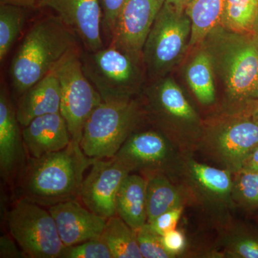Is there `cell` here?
<instances>
[{
  "label": "cell",
  "mask_w": 258,
  "mask_h": 258,
  "mask_svg": "<svg viewBox=\"0 0 258 258\" xmlns=\"http://www.w3.org/2000/svg\"><path fill=\"white\" fill-rule=\"evenodd\" d=\"M24 145L30 158L41 157L67 147L71 138L60 112L40 115L22 131Z\"/></svg>",
  "instance_id": "2e32d148"
},
{
  "label": "cell",
  "mask_w": 258,
  "mask_h": 258,
  "mask_svg": "<svg viewBox=\"0 0 258 258\" xmlns=\"http://www.w3.org/2000/svg\"><path fill=\"white\" fill-rule=\"evenodd\" d=\"M228 252L234 257L258 258V237L251 235L239 236L231 244Z\"/></svg>",
  "instance_id": "f546056e"
},
{
  "label": "cell",
  "mask_w": 258,
  "mask_h": 258,
  "mask_svg": "<svg viewBox=\"0 0 258 258\" xmlns=\"http://www.w3.org/2000/svg\"><path fill=\"white\" fill-rule=\"evenodd\" d=\"M53 71L60 83L61 115L67 123L71 141L81 144L84 125L103 99L83 73L79 48L70 52Z\"/></svg>",
  "instance_id": "52a82bcc"
},
{
  "label": "cell",
  "mask_w": 258,
  "mask_h": 258,
  "mask_svg": "<svg viewBox=\"0 0 258 258\" xmlns=\"http://www.w3.org/2000/svg\"><path fill=\"white\" fill-rule=\"evenodd\" d=\"M191 32L185 10L167 2L156 18L143 48L144 61L152 75L164 74L182 54Z\"/></svg>",
  "instance_id": "ba28073f"
},
{
  "label": "cell",
  "mask_w": 258,
  "mask_h": 258,
  "mask_svg": "<svg viewBox=\"0 0 258 258\" xmlns=\"http://www.w3.org/2000/svg\"><path fill=\"white\" fill-rule=\"evenodd\" d=\"M249 113L254 120L258 121V100L249 103Z\"/></svg>",
  "instance_id": "74e56055"
},
{
  "label": "cell",
  "mask_w": 258,
  "mask_h": 258,
  "mask_svg": "<svg viewBox=\"0 0 258 258\" xmlns=\"http://www.w3.org/2000/svg\"><path fill=\"white\" fill-rule=\"evenodd\" d=\"M48 211L64 246L99 238L106 223L107 219L83 207L77 200L52 205Z\"/></svg>",
  "instance_id": "5bb4252c"
},
{
  "label": "cell",
  "mask_w": 258,
  "mask_h": 258,
  "mask_svg": "<svg viewBox=\"0 0 258 258\" xmlns=\"http://www.w3.org/2000/svg\"><path fill=\"white\" fill-rule=\"evenodd\" d=\"M257 13V0H226L220 24L230 32L250 33Z\"/></svg>",
  "instance_id": "cb8c5ba5"
},
{
  "label": "cell",
  "mask_w": 258,
  "mask_h": 258,
  "mask_svg": "<svg viewBox=\"0 0 258 258\" xmlns=\"http://www.w3.org/2000/svg\"><path fill=\"white\" fill-rule=\"evenodd\" d=\"M258 172V147L242 162L240 170Z\"/></svg>",
  "instance_id": "e575fe53"
},
{
  "label": "cell",
  "mask_w": 258,
  "mask_h": 258,
  "mask_svg": "<svg viewBox=\"0 0 258 258\" xmlns=\"http://www.w3.org/2000/svg\"><path fill=\"white\" fill-rule=\"evenodd\" d=\"M16 241L13 237L2 236L0 238V257L1 258H25L26 254L21 248L19 249Z\"/></svg>",
  "instance_id": "836d02e7"
},
{
  "label": "cell",
  "mask_w": 258,
  "mask_h": 258,
  "mask_svg": "<svg viewBox=\"0 0 258 258\" xmlns=\"http://www.w3.org/2000/svg\"><path fill=\"white\" fill-rule=\"evenodd\" d=\"M38 5L56 12L82 42L85 50L95 52L103 48L100 0H40Z\"/></svg>",
  "instance_id": "8fae6325"
},
{
  "label": "cell",
  "mask_w": 258,
  "mask_h": 258,
  "mask_svg": "<svg viewBox=\"0 0 258 258\" xmlns=\"http://www.w3.org/2000/svg\"><path fill=\"white\" fill-rule=\"evenodd\" d=\"M161 240L166 250L174 257L181 253L186 247V239L184 234L176 229L161 236Z\"/></svg>",
  "instance_id": "d6a6232c"
},
{
  "label": "cell",
  "mask_w": 258,
  "mask_h": 258,
  "mask_svg": "<svg viewBox=\"0 0 258 258\" xmlns=\"http://www.w3.org/2000/svg\"><path fill=\"white\" fill-rule=\"evenodd\" d=\"M77 38L58 16L46 17L34 23L10 64V79L16 94L21 96L78 48Z\"/></svg>",
  "instance_id": "7a4b0ae2"
},
{
  "label": "cell",
  "mask_w": 258,
  "mask_h": 258,
  "mask_svg": "<svg viewBox=\"0 0 258 258\" xmlns=\"http://www.w3.org/2000/svg\"><path fill=\"white\" fill-rule=\"evenodd\" d=\"M40 1V0H0V4L14 5L25 8L38 5Z\"/></svg>",
  "instance_id": "d590c367"
},
{
  "label": "cell",
  "mask_w": 258,
  "mask_h": 258,
  "mask_svg": "<svg viewBox=\"0 0 258 258\" xmlns=\"http://www.w3.org/2000/svg\"><path fill=\"white\" fill-rule=\"evenodd\" d=\"M217 156L235 172L249 154L258 147V121L247 117L226 125L213 141Z\"/></svg>",
  "instance_id": "9a60e30c"
},
{
  "label": "cell",
  "mask_w": 258,
  "mask_h": 258,
  "mask_svg": "<svg viewBox=\"0 0 258 258\" xmlns=\"http://www.w3.org/2000/svg\"><path fill=\"white\" fill-rule=\"evenodd\" d=\"M226 0H191L185 8L191 22L189 45H198L221 23Z\"/></svg>",
  "instance_id": "ffe728a7"
},
{
  "label": "cell",
  "mask_w": 258,
  "mask_h": 258,
  "mask_svg": "<svg viewBox=\"0 0 258 258\" xmlns=\"http://www.w3.org/2000/svg\"><path fill=\"white\" fill-rule=\"evenodd\" d=\"M113 254V258H143L137 234L120 217L107 219L101 237Z\"/></svg>",
  "instance_id": "7402d4cb"
},
{
  "label": "cell",
  "mask_w": 258,
  "mask_h": 258,
  "mask_svg": "<svg viewBox=\"0 0 258 258\" xmlns=\"http://www.w3.org/2000/svg\"><path fill=\"white\" fill-rule=\"evenodd\" d=\"M147 186L145 176L129 174L115 197V215L135 232L147 223Z\"/></svg>",
  "instance_id": "ac0fdd59"
},
{
  "label": "cell",
  "mask_w": 258,
  "mask_h": 258,
  "mask_svg": "<svg viewBox=\"0 0 258 258\" xmlns=\"http://www.w3.org/2000/svg\"><path fill=\"white\" fill-rule=\"evenodd\" d=\"M124 1L125 0H100L103 12L102 30L106 36L111 37L117 17Z\"/></svg>",
  "instance_id": "4dcf8cb0"
},
{
  "label": "cell",
  "mask_w": 258,
  "mask_h": 258,
  "mask_svg": "<svg viewBox=\"0 0 258 258\" xmlns=\"http://www.w3.org/2000/svg\"><path fill=\"white\" fill-rule=\"evenodd\" d=\"M17 117L16 107L5 88L0 92V173L5 181L13 182L26 164V150Z\"/></svg>",
  "instance_id": "4fadbf2b"
},
{
  "label": "cell",
  "mask_w": 258,
  "mask_h": 258,
  "mask_svg": "<svg viewBox=\"0 0 258 258\" xmlns=\"http://www.w3.org/2000/svg\"><path fill=\"white\" fill-rule=\"evenodd\" d=\"M152 110L157 113L192 121L197 115L182 91L172 80L166 79L149 91Z\"/></svg>",
  "instance_id": "d6986e66"
},
{
  "label": "cell",
  "mask_w": 258,
  "mask_h": 258,
  "mask_svg": "<svg viewBox=\"0 0 258 258\" xmlns=\"http://www.w3.org/2000/svg\"><path fill=\"white\" fill-rule=\"evenodd\" d=\"M213 63L208 51L199 52L186 70V79L195 96L203 104L215 99Z\"/></svg>",
  "instance_id": "603a6c76"
},
{
  "label": "cell",
  "mask_w": 258,
  "mask_h": 258,
  "mask_svg": "<svg viewBox=\"0 0 258 258\" xmlns=\"http://www.w3.org/2000/svg\"><path fill=\"white\" fill-rule=\"evenodd\" d=\"M257 1H258V0H257Z\"/></svg>",
  "instance_id": "ab89813d"
},
{
  "label": "cell",
  "mask_w": 258,
  "mask_h": 258,
  "mask_svg": "<svg viewBox=\"0 0 258 258\" xmlns=\"http://www.w3.org/2000/svg\"><path fill=\"white\" fill-rule=\"evenodd\" d=\"M60 83L53 71L19 96L17 117L22 126H27L37 117L60 112Z\"/></svg>",
  "instance_id": "e0dca14e"
},
{
  "label": "cell",
  "mask_w": 258,
  "mask_h": 258,
  "mask_svg": "<svg viewBox=\"0 0 258 258\" xmlns=\"http://www.w3.org/2000/svg\"><path fill=\"white\" fill-rule=\"evenodd\" d=\"M6 221L10 236L27 257L60 258L64 245L48 210L19 198L7 212Z\"/></svg>",
  "instance_id": "8992f818"
},
{
  "label": "cell",
  "mask_w": 258,
  "mask_h": 258,
  "mask_svg": "<svg viewBox=\"0 0 258 258\" xmlns=\"http://www.w3.org/2000/svg\"><path fill=\"white\" fill-rule=\"evenodd\" d=\"M83 179L79 198L91 212L108 219L115 215L116 194L131 171L114 157L95 159Z\"/></svg>",
  "instance_id": "30bf717a"
},
{
  "label": "cell",
  "mask_w": 258,
  "mask_h": 258,
  "mask_svg": "<svg viewBox=\"0 0 258 258\" xmlns=\"http://www.w3.org/2000/svg\"><path fill=\"white\" fill-rule=\"evenodd\" d=\"M24 8L17 5H0V61L3 62L18 40L24 24Z\"/></svg>",
  "instance_id": "d4e9b609"
},
{
  "label": "cell",
  "mask_w": 258,
  "mask_h": 258,
  "mask_svg": "<svg viewBox=\"0 0 258 258\" xmlns=\"http://www.w3.org/2000/svg\"><path fill=\"white\" fill-rule=\"evenodd\" d=\"M60 258H113V254L99 237L75 245L64 246Z\"/></svg>",
  "instance_id": "f1b7e54d"
},
{
  "label": "cell",
  "mask_w": 258,
  "mask_h": 258,
  "mask_svg": "<svg viewBox=\"0 0 258 258\" xmlns=\"http://www.w3.org/2000/svg\"><path fill=\"white\" fill-rule=\"evenodd\" d=\"M94 161L73 141L58 152L29 157L18 178L20 198L47 208L77 200L85 171Z\"/></svg>",
  "instance_id": "6da1fadb"
},
{
  "label": "cell",
  "mask_w": 258,
  "mask_h": 258,
  "mask_svg": "<svg viewBox=\"0 0 258 258\" xmlns=\"http://www.w3.org/2000/svg\"><path fill=\"white\" fill-rule=\"evenodd\" d=\"M166 0H125L111 35V46L139 58Z\"/></svg>",
  "instance_id": "9c48e42d"
},
{
  "label": "cell",
  "mask_w": 258,
  "mask_h": 258,
  "mask_svg": "<svg viewBox=\"0 0 258 258\" xmlns=\"http://www.w3.org/2000/svg\"><path fill=\"white\" fill-rule=\"evenodd\" d=\"M236 173L235 195L241 203L258 208V172L239 171Z\"/></svg>",
  "instance_id": "83f0119b"
},
{
  "label": "cell",
  "mask_w": 258,
  "mask_h": 258,
  "mask_svg": "<svg viewBox=\"0 0 258 258\" xmlns=\"http://www.w3.org/2000/svg\"><path fill=\"white\" fill-rule=\"evenodd\" d=\"M137 59L111 45L81 52L83 73L104 102L131 99L140 85Z\"/></svg>",
  "instance_id": "5b68a950"
},
{
  "label": "cell",
  "mask_w": 258,
  "mask_h": 258,
  "mask_svg": "<svg viewBox=\"0 0 258 258\" xmlns=\"http://www.w3.org/2000/svg\"><path fill=\"white\" fill-rule=\"evenodd\" d=\"M251 37H252V41L257 51L258 55V13L255 20H254L253 26H252V30L250 32Z\"/></svg>",
  "instance_id": "8d00e7d4"
},
{
  "label": "cell",
  "mask_w": 258,
  "mask_h": 258,
  "mask_svg": "<svg viewBox=\"0 0 258 258\" xmlns=\"http://www.w3.org/2000/svg\"><path fill=\"white\" fill-rule=\"evenodd\" d=\"M171 150L165 137L155 131L134 132L115 159L130 171H140L145 177L162 174L170 159Z\"/></svg>",
  "instance_id": "7c38bea8"
},
{
  "label": "cell",
  "mask_w": 258,
  "mask_h": 258,
  "mask_svg": "<svg viewBox=\"0 0 258 258\" xmlns=\"http://www.w3.org/2000/svg\"><path fill=\"white\" fill-rule=\"evenodd\" d=\"M181 214H182V207L172 209L161 214L149 225L152 226V228L159 235H164L166 232L176 229Z\"/></svg>",
  "instance_id": "1f68e13d"
},
{
  "label": "cell",
  "mask_w": 258,
  "mask_h": 258,
  "mask_svg": "<svg viewBox=\"0 0 258 258\" xmlns=\"http://www.w3.org/2000/svg\"><path fill=\"white\" fill-rule=\"evenodd\" d=\"M192 177L204 189L216 196L225 197L233 189L230 171L222 170L192 161L190 164Z\"/></svg>",
  "instance_id": "484cf974"
},
{
  "label": "cell",
  "mask_w": 258,
  "mask_h": 258,
  "mask_svg": "<svg viewBox=\"0 0 258 258\" xmlns=\"http://www.w3.org/2000/svg\"><path fill=\"white\" fill-rule=\"evenodd\" d=\"M191 0H166L169 4L174 5L176 8H179V9L185 10L186 7L191 2Z\"/></svg>",
  "instance_id": "f35d334b"
},
{
  "label": "cell",
  "mask_w": 258,
  "mask_h": 258,
  "mask_svg": "<svg viewBox=\"0 0 258 258\" xmlns=\"http://www.w3.org/2000/svg\"><path fill=\"white\" fill-rule=\"evenodd\" d=\"M136 234L143 258L174 257L163 245L161 236L155 232L149 223L141 227Z\"/></svg>",
  "instance_id": "4316f807"
},
{
  "label": "cell",
  "mask_w": 258,
  "mask_h": 258,
  "mask_svg": "<svg viewBox=\"0 0 258 258\" xmlns=\"http://www.w3.org/2000/svg\"><path fill=\"white\" fill-rule=\"evenodd\" d=\"M147 223L164 212L181 206L179 191L163 174L147 176Z\"/></svg>",
  "instance_id": "44dd1931"
},
{
  "label": "cell",
  "mask_w": 258,
  "mask_h": 258,
  "mask_svg": "<svg viewBox=\"0 0 258 258\" xmlns=\"http://www.w3.org/2000/svg\"><path fill=\"white\" fill-rule=\"evenodd\" d=\"M140 116L138 104L134 100L102 102L83 128L80 144L83 153L95 159L115 157L134 133Z\"/></svg>",
  "instance_id": "277c9868"
},
{
  "label": "cell",
  "mask_w": 258,
  "mask_h": 258,
  "mask_svg": "<svg viewBox=\"0 0 258 258\" xmlns=\"http://www.w3.org/2000/svg\"><path fill=\"white\" fill-rule=\"evenodd\" d=\"M217 36L208 52L229 95L249 103L258 100V55L250 34L228 31Z\"/></svg>",
  "instance_id": "3957f363"
}]
</instances>
